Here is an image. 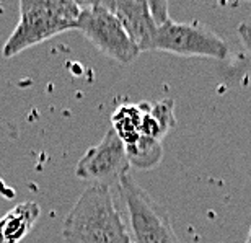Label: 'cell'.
<instances>
[{
    "instance_id": "1",
    "label": "cell",
    "mask_w": 251,
    "mask_h": 243,
    "mask_svg": "<svg viewBox=\"0 0 251 243\" xmlns=\"http://www.w3.org/2000/svg\"><path fill=\"white\" fill-rule=\"evenodd\" d=\"M65 243H132L111 188L90 185L69 211L62 225Z\"/></svg>"
},
{
    "instance_id": "2",
    "label": "cell",
    "mask_w": 251,
    "mask_h": 243,
    "mask_svg": "<svg viewBox=\"0 0 251 243\" xmlns=\"http://www.w3.org/2000/svg\"><path fill=\"white\" fill-rule=\"evenodd\" d=\"M80 15L78 2L70 0H22L18 23L2 48L10 59L69 29H75Z\"/></svg>"
},
{
    "instance_id": "3",
    "label": "cell",
    "mask_w": 251,
    "mask_h": 243,
    "mask_svg": "<svg viewBox=\"0 0 251 243\" xmlns=\"http://www.w3.org/2000/svg\"><path fill=\"white\" fill-rule=\"evenodd\" d=\"M135 243H181L175 234L167 211L135 183L129 173L119 181Z\"/></svg>"
},
{
    "instance_id": "4",
    "label": "cell",
    "mask_w": 251,
    "mask_h": 243,
    "mask_svg": "<svg viewBox=\"0 0 251 243\" xmlns=\"http://www.w3.org/2000/svg\"><path fill=\"white\" fill-rule=\"evenodd\" d=\"M80 15L75 25L90 43L116 62L129 64L140 54L130 41L121 22L104 7L103 2H78Z\"/></svg>"
},
{
    "instance_id": "5",
    "label": "cell",
    "mask_w": 251,
    "mask_h": 243,
    "mask_svg": "<svg viewBox=\"0 0 251 243\" xmlns=\"http://www.w3.org/2000/svg\"><path fill=\"white\" fill-rule=\"evenodd\" d=\"M155 51H165L184 57L225 59L228 54V46L217 33L202 23H178L168 18L158 27Z\"/></svg>"
},
{
    "instance_id": "6",
    "label": "cell",
    "mask_w": 251,
    "mask_h": 243,
    "mask_svg": "<svg viewBox=\"0 0 251 243\" xmlns=\"http://www.w3.org/2000/svg\"><path fill=\"white\" fill-rule=\"evenodd\" d=\"M126 145L113 129H108L98 144L85 152L75 165V176L111 188L113 183L121 181L129 170Z\"/></svg>"
},
{
    "instance_id": "7",
    "label": "cell",
    "mask_w": 251,
    "mask_h": 243,
    "mask_svg": "<svg viewBox=\"0 0 251 243\" xmlns=\"http://www.w3.org/2000/svg\"><path fill=\"white\" fill-rule=\"evenodd\" d=\"M109 12L121 22L130 41L140 53L155 51V38L158 27L145 0H108L103 2Z\"/></svg>"
},
{
    "instance_id": "8",
    "label": "cell",
    "mask_w": 251,
    "mask_h": 243,
    "mask_svg": "<svg viewBox=\"0 0 251 243\" xmlns=\"http://www.w3.org/2000/svg\"><path fill=\"white\" fill-rule=\"evenodd\" d=\"M41 209L36 202L26 201L15 206L7 216L3 217V235L7 243H18L26 237L39 219Z\"/></svg>"
},
{
    "instance_id": "9",
    "label": "cell",
    "mask_w": 251,
    "mask_h": 243,
    "mask_svg": "<svg viewBox=\"0 0 251 243\" xmlns=\"http://www.w3.org/2000/svg\"><path fill=\"white\" fill-rule=\"evenodd\" d=\"M140 123L142 111L139 108V103H124L118 106L111 116V129L126 147L134 145L140 139Z\"/></svg>"
},
{
    "instance_id": "10",
    "label": "cell",
    "mask_w": 251,
    "mask_h": 243,
    "mask_svg": "<svg viewBox=\"0 0 251 243\" xmlns=\"http://www.w3.org/2000/svg\"><path fill=\"white\" fill-rule=\"evenodd\" d=\"M126 154L130 166H135L139 170H150L162 162L163 145L155 139L140 135V139L134 145L126 147Z\"/></svg>"
},
{
    "instance_id": "11",
    "label": "cell",
    "mask_w": 251,
    "mask_h": 243,
    "mask_svg": "<svg viewBox=\"0 0 251 243\" xmlns=\"http://www.w3.org/2000/svg\"><path fill=\"white\" fill-rule=\"evenodd\" d=\"M150 5V12H152V17L157 23V27L163 25L168 17V3L167 2H149Z\"/></svg>"
},
{
    "instance_id": "12",
    "label": "cell",
    "mask_w": 251,
    "mask_h": 243,
    "mask_svg": "<svg viewBox=\"0 0 251 243\" xmlns=\"http://www.w3.org/2000/svg\"><path fill=\"white\" fill-rule=\"evenodd\" d=\"M237 31H238V38H240V41H242L245 51H247L248 55L251 57V25L240 23Z\"/></svg>"
},
{
    "instance_id": "13",
    "label": "cell",
    "mask_w": 251,
    "mask_h": 243,
    "mask_svg": "<svg viewBox=\"0 0 251 243\" xmlns=\"http://www.w3.org/2000/svg\"><path fill=\"white\" fill-rule=\"evenodd\" d=\"M3 225H5V220L2 217V219H0V243H7V240H5V235H3Z\"/></svg>"
},
{
    "instance_id": "14",
    "label": "cell",
    "mask_w": 251,
    "mask_h": 243,
    "mask_svg": "<svg viewBox=\"0 0 251 243\" xmlns=\"http://www.w3.org/2000/svg\"><path fill=\"white\" fill-rule=\"evenodd\" d=\"M245 243H251V229H250V234H248V239H247V242Z\"/></svg>"
}]
</instances>
